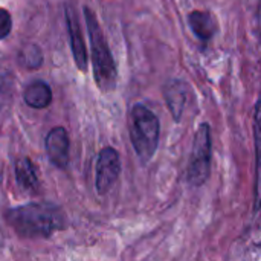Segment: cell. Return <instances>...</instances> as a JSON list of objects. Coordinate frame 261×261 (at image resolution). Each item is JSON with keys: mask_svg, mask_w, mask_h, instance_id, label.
<instances>
[{"mask_svg": "<svg viewBox=\"0 0 261 261\" xmlns=\"http://www.w3.org/2000/svg\"><path fill=\"white\" fill-rule=\"evenodd\" d=\"M15 180L20 185V188L35 193L38 188V177L35 167L31 159L23 158L15 164Z\"/></svg>", "mask_w": 261, "mask_h": 261, "instance_id": "obj_11", "label": "cell"}, {"mask_svg": "<svg viewBox=\"0 0 261 261\" xmlns=\"http://www.w3.org/2000/svg\"><path fill=\"white\" fill-rule=\"evenodd\" d=\"M188 23L191 31L202 41H208L216 34V21L210 12L205 11H193L188 15Z\"/></svg>", "mask_w": 261, "mask_h": 261, "instance_id": "obj_8", "label": "cell"}, {"mask_svg": "<svg viewBox=\"0 0 261 261\" xmlns=\"http://www.w3.org/2000/svg\"><path fill=\"white\" fill-rule=\"evenodd\" d=\"M6 222L21 237H50L64 226L61 211L49 203H28L11 208Z\"/></svg>", "mask_w": 261, "mask_h": 261, "instance_id": "obj_1", "label": "cell"}, {"mask_svg": "<svg viewBox=\"0 0 261 261\" xmlns=\"http://www.w3.org/2000/svg\"><path fill=\"white\" fill-rule=\"evenodd\" d=\"M20 61H21L23 66H26L29 69H37L43 63V55H41V52H40V49L37 46H28L21 52Z\"/></svg>", "mask_w": 261, "mask_h": 261, "instance_id": "obj_12", "label": "cell"}, {"mask_svg": "<svg viewBox=\"0 0 261 261\" xmlns=\"http://www.w3.org/2000/svg\"><path fill=\"white\" fill-rule=\"evenodd\" d=\"M46 153L49 161L58 167L66 168L69 162V136L63 127H55L46 136Z\"/></svg>", "mask_w": 261, "mask_h": 261, "instance_id": "obj_7", "label": "cell"}, {"mask_svg": "<svg viewBox=\"0 0 261 261\" xmlns=\"http://www.w3.org/2000/svg\"><path fill=\"white\" fill-rule=\"evenodd\" d=\"M11 28H12V20H11L9 12L6 9L0 8V40L6 38L9 35Z\"/></svg>", "mask_w": 261, "mask_h": 261, "instance_id": "obj_13", "label": "cell"}, {"mask_svg": "<svg viewBox=\"0 0 261 261\" xmlns=\"http://www.w3.org/2000/svg\"><path fill=\"white\" fill-rule=\"evenodd\" d=\"M66 15V24H67V32H69V40H70V47H72V55L75 60V64L80 70H87V49L84 43V37L81 32L78 14L73 6H66L64 11Z\"/></svg>", "mask_w": 261, "mask_h": 261, "instance_id": "obj_6", "label": "cell"}, {"mask_svg": "<svg viewBox=\"0 0 261 261\" xmlns=\"http://www.w3.org/2000/svg\"><path fill=\"white\" fill-rule=\"evenodd\" d=\"M211 128L208 124H202L196 133L190 165L187 170V179L191 187H202L211 173Z\"/></svg>", "mask_w": 261, "mask_h": 261, "instance_id": "obj_4", "label": "cell"}, {"mask_svg": "<svg viewBox=\"0 0 261 261\" xmlns=\"http://www.w3.org/2000/svg\"><path fill=\"white\" fill-rule=\"evenodd\" d=\"M121 173V159L115 148L107 147L101 150L96 162V191L106 194L118 180Z\"/></svg>", "mask_w": 261, "mask_h": 261, "instance_id": "obj_5", "label": "cell"}, {"mask_svg": "<svg viewBox=\"0 0 261 261\" xmlns=\"http://www.w3.org/2000/svg\"><path fill=\"white\" fill-rule=\"evenodd\" d=\"M24 102L32 109H44L52 102V90L44 81H34L24 89Z\"/></svg>", "mask_w": 261, "mask_h": 261, "instance_id": "obj_9", "label": "cell"}, {"mask_svg": "<svg viewBox=\"0 0 261 261\" xmlns=\"http://www.w3.org/2000/svg\"><path fill=\"white\" fill-rule=\"evenodd\" d=\"M161 125L158 116L145 106H135L132 110L130 139L142 164H147L156 153Z\"/></svg>", "mask_w": 261, "mask_h": 261, "instance_id": "obj_3", "label": "cell"}, {"mask_svg": "<svg viewBox=\"0 0 261 261\" xmlns=\"http://www.w3.org/2000/svg\"><path fill=\"white\" fill-rule=\"evenodd\" d=\"M164 95H165L167 104H168L174 119L179 121L180 115H182V110H184V106H185V101H187V86H185V83H182V81H170L165 86Z\"/></svg>", "mask_w": 261, "mask_h": 261, "instance_id": "obj_10", "label": "cell"}, {"mask_svg": "<svg viewBox=\"0 0 261 261\" xmlns=\"http://www.w3.org/2000/svg\"><path fill=\"white\" fill-rule=\"evenodd\" d=\"M84 18L90 40L93 78L102 92H112L116 87V64L110 52L107 38L99 26L95 12L89 6L84 8Z\"/></svg>", "mask_w": 261, "mask_h": 261, "instance_id": "obj_2", "label": "cell"}]
</instances>
